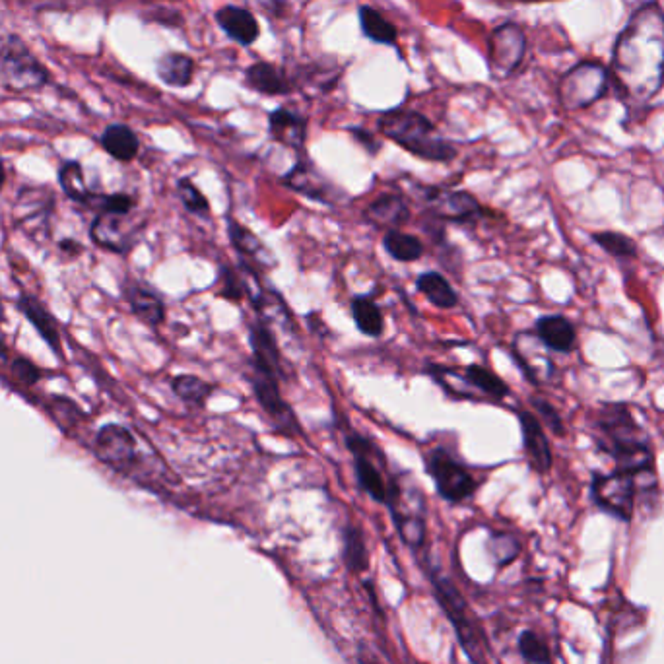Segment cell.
I'll return each mask as SVG.
<instances>
[{
    "instance_id": "1",
    "label": "cell",
    "mask_w": 664,
    "mask_h": 664,
    "mask_svg": "<svg viewBox=\"0 0 664 664\" xmlns=\"http://www.w3.org/2000/svg\"><path fill=\"white\" fill-rule=\"evenodd\" d=\"M626 100L649 103L664 86V10L647 2L618 35L608 70Z\"/></svg>"
},
{
    "instance_id": "2",
    "label": "cell",
    "mask_w": 664,
    "mask_h": 664,
    "mask_svg": "<svg viewBox=\"0 0 664 664\" xmlns=\"http://www.w3.org/2000/svg\"><path fill=\"white\" fill-rule=\"evenodd\" d=\"M593 432L598 449L616 463V470L635 476L657 474L651 435L626 402H604L593 418Z\"/></svg>"
},
{
    "instance_id": "3",
    "label": "cell",
    "mask_w": 664,
    "mask_h": 664,
    "mask_svg": "<svg viewBox=\"0 0 664 664\" xmlns=\"http://www.w3.org/2000/svg\"><path fill=\"white\" fill-rule=\"evenodd\" d=\"M377 129L420 160L447 164L457 158V148L437 133L432 121L420 111L406 107L385 111L377 119Z\"/></svg>"
},
{
    "instance_id": "4",
    "label": "cell",
    "mask_w": 664,
    "mask_h": 664,
    "mask_svg": "<svg viewBox=\"0 0 664 664\" xmlns=\"http://www.w3.org/2000/svg\"><path fill=\"white\" fill-rule=\"evenodd\" d=\"M0 78L16 92L39 90L49 82V70L18 35H8L0 45Z\"/></svg>"
},
{
    "instance_id": "5",
    "label": "cell",
    "mask_w": 664,
    "mask_h": 664,
    "mask_svg": "<svg viewBox=\"0 0 664 664\" xmlns=\"http://www.w3.org/2000/svg\"><path fill=\"white\" fill-rule=\"evenodd\" d=\"M608 68L583 61L569 68L558 84V100L567 111L587 109L608 94Z\"/></svg>"
},
{
    "instance_id": "6",
    "label": "cell",
    "mask_w": 664,
    "mask_h": 664,
    "mask_svg": "<svg viewBox=\"0 0 664 664\" xmlns=\"http://www.w3.org/2000/svg\"><path fill=\"white\" fill-rule=\"evenodd\" d=\"M655 476V474H647ZM645 476H635L624 470H614L610 474L593 472L591 498L604 513L630 523L635 511V498L639 492V480Z\"/></svg>"
},
{
    "instance_id": "7",
    "label": "cell",
    "mask_w": 664,
    "mask_h": 664,
    "mask_svg": "<svg viewBox=\"0 0 664 664\" xmlns=\"http://www.w3.org/2000/svg\"><path fill=\"white\" fill-rule=\"evenodd\" d=\"M424 465L439 492V496L451 503H459L470 498L478 484L470 470L455 461L447 451L435 449L424 457Z\"/></svg>"
},
{
    "instance_id": "8",
    "label": "cell",
    "mask_w": 664,
    "mask_h": 664,
    "mask_svg": "<svg viewBox=\"0 0 664 664\" xmlns=\"http://www.w3.org/2000/svg\"><path fill=\"white\" fill-rule=\"evenodd\" d=\"M527 53V35L521 26L507 22L498 26L488 37V68L492 78H509L523 65Z\"/></svg>"
},
{
    "instance_id": "9",
    "label": "cell",
    "mask_w": 664,
    "mask_h": 664,
    "mask_svg": "<svg viewBox=\"0 0 664 664\" xmlns=\"http://www.w3.org/2000/svg\"><path fill=\"white\" fill-rule=\"evenodd\" d=\"M249 381L253 385V391H255L259 404L272 418L276 428L286 435H299L301 430H299L298 418L292 412L290 404L280 395V385H278L280 377L272 371H266L263 367L253 366V373H251Z\"/></svg>"
},
{
    "instance_id": "10",
    "label": "cell",
    "mask_w": 664,
    "mask_h": 664,
    "mask_svg": "<svg viewBox=\"0 0 664 664\" xmlns=\"http://www.w3.org/2000/svg\"><path fill=\"white\" fill-rule=\"evenodd\" d=\"M96 453L101 463L115 468L121 474H129L138 465V447L133 433L125 426L109 424L96 435Z\"/></svg>"
},
{
    "instance_id": "11",
    "label": "cell",
    "mask_w": 664,
    "mask_h": 664,
    "mask_svg": "<svg viewBox=\"0 0 664 664\" xmlns=\"http://www.w3.org/2000/svg\"><path fill=\"white\" fill-rule=\"evenodd\" d=\"M422 197L426 200L430 212L439 220L451 222H474L484 214L480 202L466 191H449L441 187L422 189Z\"/></svg>"
},
{
    "instance_id": "12",
    "label": "cell",
    "mask_w": 664,
    "mask_h": 664,
    "mask_svg": "<svg viewBox=\"0 0 664 664\" xmlns=\"http://www.w3.org/2000/svg\"><path fill=\"white\" fill-rule=\"evenodd\" d=\"M129 216L131 214L101 210L90 228L92 239L103 249L115 253H127L133 247L136 237V228Z\"/></svg>"
},
{
    "instance_id": "13",
    "label": "cell",
    "mask_w": 664,
    "mask_h": 664,
    "mask_svg": "<svg viewBox=\"0 0 664 664\" xmlns=\"http://www.w3.org/2000/svg\"><path fill=\"white\" fill-rule=\"evenodd\" d=\"M517 416H519L523 447H525V453L529 457V463L540 474L550 472L552 465H554V457H552L550 441L544 433V426L529 410H519Z\"/></svg>"
},
{
    "instance_id": "14",
    "label": "cell",
    "mask_w": 664,
    "mask_h": 664,
    "mask_svg": "<svg viewBox=\"0 0 664 664\" xmlns=\"http://www.w3.org/2000/svg\"><path fill=\"white\" fill-rule=\"evenodd\" d=\"M220 30L241 47H251L261 37V26L255 14L243 6L226 4L214 14Z\"/></svg>"
},
{
    "instance_id": "15",
    "label": "cell",
    "mask_w": 664,
    "mask_h": 664,
    "mask_svg": "<svg viewBox=\"0 0 664 664\" xmlns=\"http://www.w3.org/2000/svg\"><path fill=\"white\" fill-rule=\"evenodd\" d=\"M268 133L272 140L299 152L307 138V119L288 107H278L268 115Z\"/></svg>"
},
{
    "instance_id": "16",
    "label": "cell",
    "mask_w": 664,
    "mask_h": 664,
    "mask_svg": "<svg viewBox=\"0 0 664 664\" xmlns=\"http://www.w3.org/2000/svg\"><path fill=\"white\" fill-rule=\"evenodd\" d=\"M245 84L268 98H280V96H290L294 92V82L274 65L266 61H257L249 65L245 70Z\"/></svg>"
},
{
    "instance_id": "17",
    "label": "cell",
    "mask_w": 664,
    "mask_h": 664,
    "mask_svg": "<svg viewBox=\"0 0 664 664\" xmlns=\"http://www.w3.org/2000/svg\"><path fill=\"white\" fill-rule=\"evenodd\" d=\"M284 183L307 199L332 204L331 183L317 171V167L309 164V160H299L298 164L286 173Z\"/></svg>"
},
{
    "instance_id": "18",
    "label": "cell",
    "mask_w": 664,
    "mask_h": 664,
    "mask_svg": "<svg viewBox=\"0 0 664 664\" xmlns=\"http://www.w3.org/2000/svg\"><path fill=\"white\" fill-rule=\"evenodd\" d=\"M536 338L554 352L571 354L577 344V331L564 315H544L534 325Z\"/></svg>"
},
{
    "instance_id": "19",
    "label": "cell",
    "mask_w": 664,
    "mask_h": 664,
    "mask_svg": "<svg viewBox=\"0 0 664 664\" xmlns=\"http://www.w3.org/2000/svg\"><path fill=\"white\" fill-rule=\"evenodd\" d=\"M437 591H439V598L443 602V608L447 612V616L451 618L455 630L459 633L461 637V643L465 645L468 649V653L472 655L476 651V643H478V637H476V630H474V624L468 620V614H466L465 600L461 598V595L445 581L437 583Z\"/></svg>"
},
{
    "instance_id": "20",
    "label": "cell",
    "mask_w": 664,
    "mask_h": 664,
    "mask_svg": "<svg viewBox=\"0 0 664 664\" xmlns=\"http://www.w3.org/2000/svg\"><path fill=\"white\" fill-rule=\"evenodd\" d=\"M249 340H251V348H253V366L263 367L266 371H272L278 377H282L284 367H282L278 342L263 321H257L251 327Z\"/></svg>"
},
{
    "instance_id": "21",
    "label": "cell",
    "mask_w": 664,
    "mask_h": 664,
    "mask_svg": "<svg viewBox=\"0 0 664 664\" xmlns=\"http://www.w3.org/2000/svg\"><path fill=\"white\" fill-rule=\"evenodd\" d=\"M364 216L367 222L375 226L397 230L399 226L410 220V208L408 202L400 195H383L367 206Z\"/></svg>"
},
{
    "instance_id": "22",
    "label": "cell",
    "mask_w": 664,
    "mask_h": 664,
    "mask_svg": "<svg viewBox=\"0 0 664 664\" xmlns=\"http://www.w3.org/2000/svg\"><path fill=\"white\" fill-rule=\"evenodd\" d=\"M197 63L185 53H166L156 63L158 78L169 88H187L195 80Z\"/></svg>"
},
{
    "instance_id": "23",
    "label": "cell",
    "mask_w": 664,
    "mask_h": 664,
    "mask_svg": "<svg viewBox=\"0 0 664 664\" xmlns=\"http://www.w3.org/2000/svg\"><path fill=\"white\" fill-rule=\"evenodd\" d=\"M358 22H360V30L362 35L377 43V45H397L399 41V30L393 22H389L377 8L369 6V4H362L358 6Z\"/></svg>"
},
{
    "instance_id": "24",
    "label": "cell",
    "mask_w": 664,
    "mask_h": 664,
    "mask_svg": "<svg viewBox=\"0 0 664 664\" xmlns=\"http://www.w3.org/2000/svg\"><path fill=\"white\" fill-rule=\"evenodd\" d=\"M101 148L119 162H133L138 156L140 142L131 127L115 123L109 125L100 138Z\"/></svg>"
},
{
    "instance_id": "25",
    "label": "cell",
    "mask_w": 664,
    "mask_h": 664,
    "mask_svg": "<svg viewBox=\"0 0 664 664\" xmlns=\"http://www.w3.org/2000/svg\"><path fill=\"white\" fill-rule=\"evenodd\" d=\"M129 303L133 307V313L142 319L144 323L158 327L164 323L166 319V305L158 294H154L148 288L142 286H133L129 292Z\"/></svg>"
},
{
    "instance_id": "26",
    "label": "cell",
    "mask_w": 664,
    "mask_h": 664,
    "mask_svg": "<svg viewBox=\"0 0 664 664\" xmlns=\"http://www.w3.org/2000/svg\"><path fill=\"white\" fill-rule=\"evenodd\" d=\"M228 233H230V239H232L233 247L247 259H251L253 263L257 266H265L268 268L270 263H272V253L266 251L265 245L261 243V239L247 230L245 226L237 224L230 220V226H228Z\"/></svg>"
},
{
    "instance_id": "27",
    "label": "cell",
    "mask_w": 664,
    "mask_h": 664,
    "mask_svg": "<svg viewBox=\"0 0 664 664\" xmlns=\"http://www.w3.org/2000/svg\"><path fill=\"white\" fill-rule=\"evenodd\" d=\"M418 292L430 299V303L439 309H453L459 303V296L449 284V280L439 272H424L418 282Z\"/></svg>"
},
{
    "instance_id": "28",
    "label": "cell",
    "mask_w": 664,
    "mask_h": 664,
    "mask_svg": "<svg viewBox=\"0 0 664 664\" xmlns=\"http://www.w3.org/2000/svg\"><path fill=\"white\" fill-rule=\"evenodd\" d=\"M379 451H371V453H364V455H354L356 461H354V466H356V476H358V482L360 486L366 490L367 494L375 501H381V503H387V494H389V486L385 484L383 476H381V470L375 466V463L371 461V455H377Z\"/></svg>"
},
{
    "instance_id": "29",
    "label": "cell",
    "mask_w": 664,
    "mask_h": 664,
    "mask_svg": "<svg viewBox=\"0 0 664 664\" xmlns=\"http://www.w3.org/2000/svg\"><path fill=\"white\" fill-rule=\"evenodd\" d=\"M352 317L358 331L371 338H379L385 331V317L379 305L367 296H356L352 299Z\"/></svg>"
},
{
    "instance_id": "30",
    "label": "cell",
    "mask_w": 664,
    "mask_h": 664,
    "mask_svg": "<svg viewBox=\"0 0 664 664\" xmlns=\"http://www.w3.org/2000/svg\"><path fill=\"white\" fill-rule=\"evenodd\" d=\"M383 249L400 263H414L424 257V243L418 237L400 230H389L385 233Z\"/></svg>"
},
{
    "instance_id": "31",
    "label": "cell",
    "mask_w": 664,
    "mask_h": 664,
    "mask_svg": "<svg viewBox=\"0 0 664 664\" xmlns=\"http://www.w3.org/2000/svg\"><path fill=\"white\" fill-rule=\"evenodd\" d=\"M465 381L468 383V387L480 391L482 395H486L490 399L503 400L511 393L509 385L503 379H499L498 375L488 367L476 366V364L466 367Z\"/></svg>"
},
{
    "instance_id": "32",
    "label": "cell",
    "mask_w": 664,
    "mask_h": 664,
    "mask_svg": "<svg viewBox=\"0 0 664 664\" xmlns=\"http://www.w3.org/2000/svg\"><path fill=\"white\" fill-rule=\"evenodd\" d=\"M59 185L68 199L82 204H90L94 197L86 185L84 169L78 162H65L59 169Z\"/></svg>"
},
{
    "instance_id": "33",
    "label": "cell",
    "mask_w": 664,
    "mask_h": 664,
    "mask_svg": "<svg viewBox=\"0 0 664 664\" xmlns=\"http://www.w3.org/2000/svg\"><path fill=\"white\" fill-rule=\"evenodd\" d=\"M171 389L173 393L189 404H197L202 406L206 400L210 399L214 387L210 383H206L204 379H200L197 375H177L171 381Z\"/></svg>"
},
{
    "instance_id": "34",
    "label": "cell",
    "mask_w": 664,
    "mask_h": 664,
    "mask_svg": "<svg viewBox=\"0 0 664 664\" xmlns=\"http://www.w3.org/2000/svg\"><path fill=\"white\" fill-rule=\"evenodd\" d=\"M602 251H606L614 259H635L637 257V243L630 235L620 232H598L591 235Z\"/></svg>"
},
{
    "instance_id": "35",
    "label": "cell",
    "mask_w": 664,
    "mask_h": 664,
    "mask_svg": "<svg viewBox=\"0 0 664 664\" xmlns=\"http://www.w3.org/2000/svg\"><path fill=\"white\" fill-rule=\"evenodd\" d=\"M20 309L26 313L28 321L34 323L35 329L41 332V336L51 344V348L57 350L59 348V338H57L55 325H53L51 317L47 315V311L39 303H35V299L32 298H22Z\"/></svg>"
},
{
    "instance_id": "36",
    "label": "cell",
    "mask_w": 664,
    "mask_h": 664,
    "mask_svg": "<svg viewBox=\"0 0 664 664\" xmlns=\"http://www.w3.org/2000/svg\"><path fill=\"white\" fill-rule=\"evenodd\" d=\"M344 554L346 564L354 571H364L367 567V548L364 534L356 527H348L344 531Z\"/></svg>"
},
{
    "instance_id": "37",
    "label": "cell",
    "mask_w": 664,
    "mask_h": 664,
    "mask_svg": "<svg viewBox=\"0 0 664 664\" xmlns=\"http://www.w3.org/2000/svg\"><path fill=\"white\" fill-rule=\"evenodd\" d=\"M430 375L433 379L453 397L457 399H474V393L468 389V383L465 381V377H459L457 371L453 369H445V367H428Z\"/></svg>"
},
{
    "instance_id": "38",
    "label": "cell",
    "mask_w": 664,
    "mask_h": 664,
    "mask_svg": "<svg viewBox=\"0 0 664 664\" xmlns=\"http://www.w3.org/2000/svg\"><path fill=\"white\" fill-rule=\"evenodd\" d=\"M177 193L189 212L197 214L200 218L210 216V202L200 193L199 187L191 179H181L177 183Z\"/></svg>"
},
{
    "instance_id": "39",
    "label": "cell",
    "mask_w": 664,
    "mask_h": 664,
    "mask_svg": "<svg viewBox=\"0 0 664 664\" xmlns=\"http://www.w3.org/2000/svg\"><path fill=\"white\" fill-rule=\"evenodd\" d=\"M519 651L532 664H552L548 645L534 633L523 631L519 637Z\"/></svg>"
},
{
    "instance_id": "40",
    "label": "cell",
    "mask_w": 664,
    "mask_h": 664,
    "mask_svg": "<svg viewBox=\"0 0 664 664\" xmlns=\"http://www.w3.org/2000/svg\"><path fill=\"white\" fill-rule=\"evenodd\" d=\"M532 408L536 410V414L540 416V424L546 426L548 430L556 435H565V426L560 412L556 410L554 404H550L548 400L542 399V397H532L531 399Z\"/></svg>"
},
{
    "instance_id": "41",
    "label": "cell",
    "mask_w": 664,
    "mask_h": 664,
    "mask_svg": "<svg viewBox=\"0 0 664 664\" xmlns=\"http://www.w3.org/2000/svg\"><path fill=\"white\" fill-rule=\"evenodd\" d=\"M220 286H222V296L233 303L245 298V286L239 270H233L228 265L220 266Z\"/></svg>"
},
{
    "instance_id": "42",
    "label": "cell",
    "mask_w": 664,
    "mask_h": 664,
    "mask_svg": "<svg viewBox=\"0 0 664 664\" xmlns=\"http://www.w3.org/2000/svg\"><path fill=\"white\" fill-rule=\"evenodd\" d=\"M348 133L352 134L354 140L360 142L371 156H375L381 150V142L373 134L369 133V131H366V129H362V127H350Z\"/></svg>"
},
{
    "instance_id": "43",
    "label": "cell",
    "mask_w": 664,
    "mask_h": 664,
    "mask_svg": "<svg viewBox=\"0 0 664 664\" xmlns=\"http://www.w3.org/2000/svg\"><path fill=\"white\" fill-rule=\"evenodd\" d=\"M14 371L26 383H35L39 379V371L30 362H18V364H14Z\"/></svg>"
},
{
    "instance_id": "44",
    "label": "cell",
    "mask_w": 664,
    "mask_h": 664,
    "mask_svg": "<svg viewBox=\"0 0 664 664\" xmlns=\"http://www.w3.org/2000/svg\"><path fill=\"white\" fill-rule=\"evenodd\" d=\"M358 664H383L381 663V659L373 653V651H369L367 647H362L360 649V653H358Z\"/></svg>"
},
{
    "instance_id": "45",
    "label": "cell",
    "mask_w": 664,
    "mask_h": 664,
    "mask_svg": "<svg viewBox=\"0 0 664 664\" xmlns=\"http://www.w3.org/2000/svg\"><path fill=\"white\" fill-rule=\"evenodd\" d=\"M4 181H6V169H4V164H2V160H0V191H2V187H4Z\"/></svg>"
},
{
    "instance_id": "46",
    "label": "cell",
    "mask_w": 664,
    "mask_h": 664,
    "mask_svg": "<svg viewBox=\"0 0 664 664\" xmlns=\"http://www.w3.org/2000/svg\"><path fill=\"white\" fill-rule=\"evenodd\" d=\"M2 315H4V309H2V301H0V319H2Z\"/></svg>"
},
{
    "instance_id": "47",
    "label": "cell",
    "mask_w": 664,
    "mask_h": 664,
    "mask_svg": "<svg viewBox=\"0 0 664 664\" xmlns=\"http://www.w3.org/2000/svg\"><path fill=\"white\" fill-rule=\"evenodd\" d=\"M521 2H542V0H521Z\"/></svg>"
}]
</instances>
